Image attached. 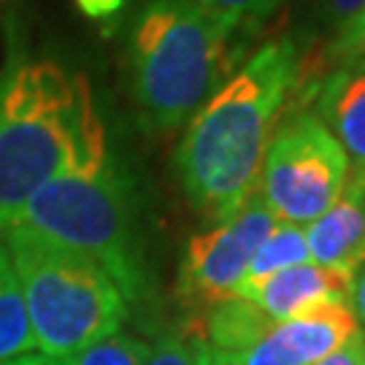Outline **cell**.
<instances>
[{
    "instance_id": "cell-1",
    "label": "cell",
    "mask_w": 365,
    "mask_h": 365,
    "mask_svg": "<svg viewBox=\"0 0 365 365\" xmlns=\"http://www.w3.org/2000/svg\"><path fill=\"white\" fill-rule=\"evenodd\" d=\"M298 71V41H268L187 122L173 168L184 197L206 222L227 220L255 197L262 157Z\"/></svg>"
},
{
    "instance_id": "cell-2",
    "label": "cell",
    "mask_w": 365,
    "mask_h": 365,
    "mask_svg": "<svg viewBox=\"0 0 365 365\" xmlns=\"http://www.w3.org/2000/svg\"><path fill=\"white\" fill-rule=\"evenodd\" d=\"M103 152L106 125L87 78L54 60L0 68V225L41 187Z\"/></svg>"
},
{
    "instance_id": "cell-3",
    "label": "cell",
    "mask_w": 365,
    "mask_h": 365,
    "mask_svg": "<svg viewBox=\"0 0 365 365\" xmlns=\"http://www.w3.org/2000/svg\"><path fill=\"white\" fill-rule=\"evenodd\" d=\"M247 36L200 0H149L128 36V81L149 130L187 125L233 76V43Z\"/></svg>"
},
{
    "instance_id": "cell-4",
    "label": "cell",
    "mask_w": 365,
    "mask_h": 365,
    "mask_svg": "<svg viewBox=\"0 0 365 365\" xmlns=\"http://www.w3.org/2000/svg\"><path fill=\"white\" fill-rule=\"evenodd\" d=\"M9 222L95 260L117 282L128 306L152 295L155 276L135 184L111 149L41 187Z\"/></svg>"
},
{
    "instance_id": "cell-5",
    "label": "cell",
    "mask_w": 365,
    "mask_h": 365,
    "mask_svg": "<svg viewBox=\"0 0 365 365\" xmlns=\"http://www.w3.org/2000/svg\"><path fill=\"white\" fill-rule=\"evenodd\" d=\"M0 244L25 298L36 349L68 360L122 330L128 300L95 260L33 233L19 222L0 225Z\"/></svg>"
},
{
    "instance_id": "cell-6",
    "label": "cell",
    "mask_w": 365,
    "mask_h": 365,
    "mask_svg": "<svg viewBox=\"0 0 365 365\" xmlns=\"http://www.w3.org/2000/svg\"><path fill=\"white\" fill-rule=\"evenodd\" d=\"M352 163L319 119L292 108L262 157L257 197L279 222L312 225L341 195Z\"/></svg>"
},
{
    "instance_id": "cell-7",
    "label": "cell",
    "mask_w": 365,
    "mask_h": 365,
    "mask_svg": "<svg viewBox=\"0 0 365 365\" xmlns=\"http://www.w3.org/2000/svg\"><path fill=\"white\" fill-rule=\"evenodd\" d=\"M276 217L257 192L233 217L195 233L182 249L176 271V298L192 317L235 298L255 252L276 227Z\"/></svg>"
},
{
    "instance_id": "cell-8",
    "label": "cell",
    "mask_w": 365,
    "mask_h": 365,
    "mask_svg": "<svg viewBox=\"0 0 365 365\" xmlns=\"http://www.w3.org/2000/svg\"><path fill=\"white\" fill-rule=\"evenodd\" d=\"M360 333L349 303H322L309 312L274 322L247 352L235 354V365H317L339 352Z\"/></svg>"
},
{
    "instance_id": "cell-9",
    "label": "cell",
    "mask_w": 365,
    "mask_h": 365,
    "mask_svg": "<svg viewBox=\"0 0 365 365\" xmlns=\"http://www.w3.org/2000/svg\"><path fill=\"white\" fill-rule=\"evenodd\" d=\"M303 108L333 133L354 170H365V73L325 71L295 81Z\"/></svg>"
},
{
    "instance_id": "cell-10",
    "label": "cell",
    "mask_w": 365,
    "mask_h": 365,
    "mask_svg": "<svg viewBox=\"0 0 365 365\" xmlns=\"http://www.w3.org/2000/svg\"><path fill=\"white\" fill-rule=\"evenodd\" d=\"M349 292H352V276L317 265L312 260L279 271L262 282L238 284L235 289L238 298L255 303L274 322L298 317L322 303H349Z\"/></svg>"
},
{
    "instance_id": "cell-11",
    "label": "cell",
    "mask_w": 365,
    "mask_h": 365,
    "mask_svg": "<svg viewBox=\"0 0 365 365\" xmlns=\"http://www.w3.org/2000/svg\"><path fill=\"white\" fill-rule=\"evenodd\" d=\"M309 257L346 276L365 262V170H349L333 206L306 225Z\"/></svg>"
},
{
    "instance_id": "cell-12",
    "label": "cell",
    "mask_w": 365,
    "mask_h": 365,
    "mask_svg": "<svg viewBox=\"0 0 365 365\" xmlns=\"http://www.w3.org/2000/svg\"><path fill=\"white\" fill-rule=\"evenodd\" d=\"M271 325L274 319L268 314H262L255 303L235 295V298L211 306L197 317L192 339L200 346L235 357V354L247 352L255 341H260Z\"/></svg>"
},
{
    "instance_id": "cell-13",
    "label": "cell",
    "mask_w": 365,
    "mask_h": 365,
    "mask_svg": "<svg viewBox=\"0 0 365 365\" xmlns=\"http://www.w3.org/2000/svg\"><path fill=\"white\" fill-rule=\"evenodd\" d=\"M36 349V339L27 319L25 298L14 265L0 244V365L11 363Z\"/></svg>"
},
{
    "instance_id": "cell-14",
    "label": "cell",
    "mask_w": 365,
    "mask_h": 365,
    "mask_svg": "<svg viewBox=\"0 0 365 365\" xmlns=\"http://www.w3.org/2000/svg\"><path fill=\"white\" fill-rule=\"evenodd\" d=\"M309 260L312 257H309V244H306V227L289 225V222H276V227L255 252L241 284L262 282L279 271H287V268L303 265Z\"/></svg>"
},
{
    "instance_id": "cell-15",
    "label": "cell",
    "mask_w": 365,
    "mask_h": 365,
    "mask_svg": "<svg viewBox=\"0 0 365 365\" xmlns=\"http://www.w3.org/2000/svg\"><path fill=\"white\" fill-rule=\"evenodd\" d=\"M149 344L138 336H130L125 330H117L106 339L95 341L92 346L81 349L78 354L63 360L66 365H146Z\"/></svg>"
},
{
    "instance_id": "cell-16",
    "label": "cell",
    "mask_w": 365,
    "mask_h": 365,
    "mask_svg": "<svg viewBox=\"0 0 365 365\" xmlns=\"http://www.w3.org/2000/svg\"><path fill=\"white\" fill-rule=\"evenodd\" d=\"M206 9L220 14L225 19H230L244 33H255L257 27L276 11L279 0H200Z\"/></svg>"
},
{
    "instance_id": "cell-17",
    "label": "cell",
    "mask_w": 365,
    "mask_h": 365,
    "mask_svg": "<svg viewBox=\"0 0 365 365\" xmlns=\"http://www.w3.org/2000/svg\"><path fill=\"white\" fill-rule=\"evenodd\" d=\"M327 71H354V73H365V27L346 33V36H336L327 43L325 49Z\"/></svg>"
},
{
    "instance_id": "cell-18",
    "label": "cell",
    "mask_w": 365,
    "mask_h": 365,
    "mask_svg": "<svg viewBox=\"0 0 365 365\" xmlns=\"http://www.w3.org/2000/svg\"><path fill=\"white\" fill-rule=\"evenodd\" d=\"M146 365H197V344L182 333H165L149 349Z\"/></svg>"
},
{
    "instance_id": "cell-19",
    "label": "cell",
    "mask_w": 365,
    "mask_h": 365,
    "mask_svg": "<svg viewBox=\"0 0 365 365\" xmlns=\"http://www.w3.org/2000/svg\"><path fill=\"white\" fill-rule=\"evenodd\" d=\"M363 11L365 0H312L314 19L322 27H327V30H333V36Z\"/></svg>"
},
{
    "instance_id": "cell-20",
    "label": "cell",
    "mask_w": 365,
    "mask_h": 365,
    "mask_svg": "<svg viewBox=\"0 0 365 365\" xmlns=\"http://www.w3.org/2000/svg\"><path fill=\"white\" fill-rule=\"evenodd\" d=\"M317 365H365V333L360 330L346 346H341L339 352L327 354L325 360Z\"/></svg>"
},
{
    "instance_id": "cell-21",
    "label": "cell",
    "mask_w": 365,
    "mask_h": 365,
    "mask_svg": "<svg viewBox=\"0 0 365 365\" xmlns=\"http://www.w3.org/2000/svg\"><path fill=\"white\" fill-rule=\"evenodd\" d=\"M128 0H76L81 14H87L90 19H114L122 14Z\"/></svg>"
},
{
    "instance_id": "cell-22",
    "label": "cell",
    "mask_w": 365,
    "mask_h": 365,
    "mask_svg": "<svg viewBox=\"0 0 365 365\" xmlns=\"http://www.w3.org/2000/svg\"><path fill=\"white\" fill-rule=\"evenodd\" d=\"M349 306H352L357 325L365 333V262L357 268V274L352 276V292H349Z\"/></svg>"
},
{
    "instance_id": "cell-23",
    "label": "cell",
    "mask_w": 365,
    "mask_h": 365,
    "mask_svg": "<svg viewBox=\"0 0 365 365\" xmlns=\"http://www.w3.org/2000/svg\"><path fill=\"white\" fill-rule=\"evenodd\" d=\"M197 365H235V360L230 354L214 352L209 346H200V344H197Z\"/></svg>"
},
{
    "instance_id": "cell-24",
    "label": "cell",
    "mask_w": 365,
    "mask_h": 365,
    "mask_svg": "<svg viewBox=\"0 0 365 365\" xmlns=\"http://www.w3.org/2000/svg\"><path fill=\"white\" fill-rule=\"evenodd\" d=\"M3 365H66L63 360H54V357H46V354H22V357H16L11 363H3Z\"/></svg>"
},
{
    "instance_id": "cell-25",
    "label": "cell",
    "mask_w": 365,
    "mask_h": 365,
    "mask_svg": "<svg viewBox=\"0 0 365 365\" xmlns=\"http://www.w3.org/2000/svg\"><path fill=\"white\" fill-rule=\"evenodd\" d=\"M360 27H365V11L360 14V16H354V19L346 27H341L336 36H346V33H354V30H360ZM336 36H333V38H336Z\"/></svg>"
}]
</instances>
